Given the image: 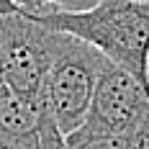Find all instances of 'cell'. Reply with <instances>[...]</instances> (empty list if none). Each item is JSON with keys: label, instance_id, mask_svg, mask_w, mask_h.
<instances>
[{"label": "cell", "instance_id": "ba28073f", "mask_svg": "<svg viewBox=\"0 0 149 149\" xmlns=\"http://www.w3.org/2000/svg\"><path fill=\"white\" fill-rule=\"evenodd\" d=\"M5 88V77H3V59H0V90Z\"/></svg>", "mask_w": 149, "mask_h": 149}, {"label": "cell", "instance_id": "6da1fadb", "mask_svg": "<svg viewBox=\"0 0 149 149\" xmlns=\"http://www.w3.org/2000/svg\"><path fill=\"white\" fill-rule=\"evenodd\" d=\"M41 26L67 31L93 44L105 59L123 67L149 93V3L100 0L95 8L70 10H26Z\"/></svg>", "mask_w": 149, "mask_h": 149}, {"label": "cell", "instance_id": "3957f363", "mask_svg": "<svg viewBox=\"0 0 149 149\" xmlns=\"http://www.w3.org/2000/svg\"><path fill=\"white\" fill-rule=\"evenodd\" d=\"M52 46L54 29L41 26L29 13L18 10L0 15V59L5 88L23 95H39L52 59Z\"/></svg>", "mask_w": 149, "mask_h": 149}, {"label": "cell", "instance_id": "30bf717a", "mask_svg": "<svg viewBox=\"0 0 149 149\" xmlns=\"http://www.w3.org/2000/svg\"><path fill=\"white\" fill-rule=\"evenodd\" d=\"M0 149H8V147H3V144H0Z\"/></svg>", "mask_w": 149, "mask_h": 149}, {"label": "cell", "instance_id": "277c9868", "mask_svg": "<svg viewBox=\"0 0 149 149\" xmlns=\"http://www.w3.org/2000/svg\"><path fill=\"white\" fill-rule=\"evenodd\" d=\"M149 123V93L123 67L105 62L82 129L100 134H129Z\"/></svg>", "mask_w": 149, "mask_h": 149}, {"label": "cell", "instance_id": "5b68a950", "mask_svg": "<svg viewBox=\"0 0 149 149\" xmlns=\"http://www.w3.org/2000/svg\"><path fill=\"white\" fill-rule=\"evenodd\" d=\"M0 144L8 149H64V134L57 129L39 95L0 90Z\"/></svg>", "mask_w": 149, "mask_h": 149}, {"label": "cell", "instance_id": "9c48e42d", "mask_svg": "<svg viewBox=\"0 0 149 149\" xmlns=\"http://www.w3.org/2000/svg\"><path fill=\"white\" fill-rule=\"evenodd\" d=\"M139 3H149V0H139Z\"/></svg>", "mask_w": 149, "mask_h": 149}, {"label": "cell", "instance_id": "7a4b0ae2", "mask_svg": "<svg viewBox=\"0 0 149 149\" xmlns=\"http://www.w3.org/2000/svg\"><path fill=\"white\" fill-rule=\"evenodd\" d=\"M105 62L108 59L100 54V49L67 31L54 29L52 59L39 95L64 136L82 126Z\"/></svg>", "mask_w": 149, "mask_h": 149}, {"label": "cell", "instance_id": "52a82bcc", "mask_svg": "<svg viewBox=\"0 0 149 149\" xmlns=\"http://www.w3.org/2000/svg\"><path fill=\"white\" fill-rule=\"evenodd\" d=\"M39 3H41L39 10H70V13H80V10L95 8L100 0H39Z\"/></svg>", "mask_w": 149, "mask_h": 149}, {"label": "cell", "instance_id": "8992f818", "mask_svg": "<svg viewBox=\"0 0 149 149\" xmlns=\"http://www.w3.org/2000/svg\"><path fill=\"white\" fill-rule=\"evenodd\" d=\"M64 149H149V123L129 134H100L80 126L64 136Z\"/></svg>", "mask_w": 149, "mask_h": 149}]
</instances>
